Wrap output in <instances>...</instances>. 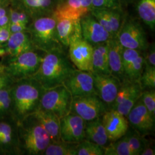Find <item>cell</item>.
I'll return each instance as SVG.
<instances>
[{"label":"cell","mask_w":155,"mask_h":155,"mask_svg":"<svg viewBox=\"0 0 155 155\" xmlns=\"http://www.w3.org/2000/svg\"><path fill=\"white\" fill-rule=\"evenodd\" d=\"M75 68L66 49L57 48L45 53L38 71L31 78L48 90L63 84Z\"/></svg>","instance_id":"1"},{"label":"cell","mask_w":155,"mask_h":155,"mask_svg":"<svg viewBox=\"0 0 155 155\" xmlns=\"http://www.w3.org/2000/svg\"><path fill=\"white\" fill-rule=\"evenodd\" d=\"M45 90L32 78L15 82L11 87L12 110L17 122H21L40 108Z\"/></svg>","instance_id":"2"},{"label":"cell","mask_w":155,"mask_h":155,"mask_svg":"<svg viewBox=\"0 0 155 155\" xmlns=\"http://www.w3.org/2000/svg\"><path fill=\"white\" fill-rule=\"evenodd\" d=\"M17 125L18 148L28 155H43L51 139L39 121L30 115Z\"/></svg>","instance_id":"3"},{"label":"cell","mask_w":155,"mask_h":155,"mask_svg":"<svg viewBox=\"0 0 155 155\" xmlns=\"http://www.w3.org/2000/svg\"><path fill=\"white\" fill-rule=\"evenodd\" d=\"M56 24L52 15L32 19L27 31L35 50L46 53L57 48H64L58 38Z\"/></svg>","instance_id":"4"},{"label":"cell","mask_w":155,"mask_h":155,"mask_svg":"<svg viewBox=\"0 0 155 155\" xmlns=\"http://www.w3.org/2000/svg\"><path fill=\"white\" fill-rule=\"evenodd\" d=\"M37 50L25 52L16 57L11 58L4 66V73L13 82L31 78L36 72L43 59V55Z\"/></svg>","instance_id":"5"},{"label":"cell","mask_w":155,"mask_h":155,"mask_svg":"<svg viewBox=\"0 0 155 155\" xmlns=\"http://www.w3.org/2000/svg\"><path fill=\"white\" fill-rule=\"evenodd\" d=\"M72 98L70 92L63 84L45 90L40 108L53 112L61 119L70 113Z\"/></svg>","instance_id":"6"},{"label":"cell","mask_w":155,"mask_h":155,"mask_svg":"<svg viewBox=\"0 0 155 155\" xmlns=\"http://www.w3.org/2000/svg\"><path fill=\"white\" fill-rule=\"evenodd\" d=\"M116 37L125 48L144 52L150 45L141 24L138 20L129 17H125Z\"/></svg>","instance_id":"7"},{"label":"cell","mask_w":155,"mask_h":155,"mask_svg":"<svg viewBox=\"0 0 155 155\" xmlns=\"http://www.w3.org/2000/svg\"><path fill=\"white\" fill-rule=\"evenodd\" d=\"M109 109L108 106L97 94L73 97L71 113L77 114L85 121L101 117Z\"/></svg>","instance_id":"8"},{"label":"cell","mask_w":155,"mask_h":155,"mask_svg":"<svg viewBox=\"0 0 155 155\" xmlns=\"http://www.w3.org/2000/svg\"><path fill=\"white\" fill-rule=\"evenodd\" d=\"M143 91L139 81L124 79L121 82L116 99L109 109L116 110L127 117L133 106L140 98Z\"/></svg>","instance_id":"9"},{"label":"cell","mask_w":155,"mask_h":155,"mask_svg":"<svg viewBox=\"0 0 155 155\" xmlns=\"http://www.w3.org/2000/svg\"><path fill=\"white\" fill-rule=\"evenodd\" d=\"M63 85L72 97H81L96 94L92 72L75 68L64 81Z\"/></svg>","instance_id":"10"},{"label":"cell","mask_w":155,"mask_h":155,"mask_svg":"<svg viewBox=\"0 0 155 155\" xmlns=\"http://www.w3.org/2000/svg\"><path fill=\"white\" fill-rule=\"evenodd\" d=\"M129 125L143 136L150 135L155 130V117L145 107L140 98L128 113Z\"/></svg>","instance_id":"11"},{"label":"cell","mask_w":155,"mask_h":155,"mask_svg":"<svg viewBox=\"0 0 155 155\" xmlns=\"http://www.w3.org/2000/svg\"><path fill=\"white\" fill-rule=\"evenodd\" d=\"M68 55L78 70L91 72L93 46L83 38L72 42L68 47Z\"/></svg>","instance_id":"12"},{"label":"cell","mask_w":155,"mask_h":155,"mask_svg":"<svg viewBox=\"0 0 155 155\" xmlns=\"http://www.w3.org/2000/svg\"><path fill=\"white\" fill-rule=\"evenodd\" d=\"M86 121L77 114L70 113L60 119L61 138L62 141L79 143L85 139Z\"/></svg>","instance_id":"13"},{"label":"cell","mask_w":155,"mask_h":155,"mask_svg":"<svg viewBox=\"0 0 155 155\" xmlns=\"http://www.w3.org/2000/svg\"><path fill=\"white\" fill-rule=\"evenodd\" d=\"M82 38L93 46L111 39L109 33L90 13L80 18Z\"/></svg>","instance_id":"14"},{"label":"cell","mask_w":155,"mask_h":155,"mask_svg":"<svg viewBox=\"0 0 155 155\" xmlns=\"http://www.w3.org/2000/svg\"><path fill=\"white\" fill-rule=\"evenodd\" d=\"M122 66L124 79L130 81H139L145 67L143 52L124 48Z\"/></svg>","instance_id":"15"},{"label":"cell","mask_w":155,"mask_h":155,"mask_svg":"<svg viewBox=\"0 0 155 155\" xmlns=\"http://www.w3.org/2000/svg\"><path fill=\"white\" fill-rule=\"evenodd\" d=\"M102 122L110 142L125 135L129 127L127 118L118 111L108 109L101 116Z\"/></svg>","instance_id":"16"},{"label":"cell","mask_w":155,"mask_h":155,"mask_svg":"<svg viewBox=\"0 0 155 155\" xmlns=\"http://www.w3.org/2000/svg\"><path fill=\"white\" fill-rule=\"evenodd\" d=\"M94 78V89L109 108L116 99L121 81L111 75H102L92 72Z\"/></svg>","instance_id":"17"},{"label":"cell","mask_w":155,"mask_h":155,"mask_svg":"<svg viewBox=\"0 0 155 155\" xmlns=\"http://www.w3.org/2000/svg\"><path fill=\"white\" fill-rule=\"evenodd\" d=\"M92 9V0H59L52 13L54 17L80 19Z\"/></svg>","instance_id":"18"},{"label":"cell","mask_w":155,"mask_h":155,"mask_svg":"<svg viewBox=\"0 0 155 155\" xmlns=\"http://www.w3.org/2000/svg\"><path fill=\"white\" fill-rule=\"evenodd\" d=\"M55 18L58 38L65 49H68V46L74 41L82 38L80 19L63 17Z\"/></svg>","instance_id":"19"},{"label":"cell","mask_w":155,"mask_h":155,"mask_svg":"<svg viewBox=\"0 0 155 155\" xmlns=\"http://www.w3.org/2000/svg\"><path fill=\"white\" fill-rule=\"evenodd\" d=\"M32 18L52 15L59 0H12Z\"/></svg>","instance_id":"20"},{"label":"cell","mask_w":155,"mask_h":155,"mask_svg":"<svg viewBox=\"0 0 155 155\" xmlns=\"http://www.w3.org/2000/svg\"><path fill=\"white\" fill-rule=\"evenodd\" d=\"M32 115L50 136L51 142L61 141L60 118L52 111L39 108Z\"/></svg>","instance_id":"21"},{"label":"cell","mask_w":155,"mask_h":155,"mask_svg":"<svg viewBox=\"0 0 155 155\" xmlns=\"http://www.w3.org/2000/svg\"><path fill=\"white\" fill-rule=\"evenodd\" d=\"M6 54L11 58L16 57L29 51L35 50L28 31L11 33L6 42Z\"/></svg>","instance_id":"22"},{"label":"cell","mask_w":155,"mask_h":155,"mask_svg":"<svg viewBox=\"0 0 155 155\" xmlns=\"http://www.w3.org/2000/svg\"><path fill=\"white\" fill-rule=\"evenodd\" d=\"M109 64L111 75L118 79L121 82L124 80L122 66V51L124 47L117 37L109 40Z\"/></svg>","instance_id":"23"},{"label":"cell","mask_w":155,"mask_h":155,"mask_svg":"<svg viewBox=\"0 0 155 155\" xmlns=\"http://www.w3.org/2000/svg\"><path fill=\"white\" fill-rule=\"evenodd\" d=\"M109 41L93 46L92 72L102 75H111L109 64Z\"/></svg>","instance_id":"24"},{"label":"cell","mask_w":155,"mask_h":155,"mask_svg":"<svg viewBox=\"0 0 155 155\" xmlns=\"http://www.w3.org/2000/svg\"><path fill=\"white\" fill-rule=\"evenodd\" d=\"M84 136L85 139L103 147L110 143L102 122L101 117L86 121Z\"/></svg>","instance_id":"25"},{"label":"cell","mask_w":155,"mask_h":155,"mask_svg":"<svg viewBox=\"0 0 155 155\" xmlns=\"http://www.w3.org/2000/svg\"><path fill=\"white\" fill-rule=\"evenodd\" d=\"M18 148V136L11 124L0 121V150L10 152Z\"/></svg>","instance_id":"26"},{"label":"cell","mask_w":155,"mask_h":155,"mask_svg":"<svg viewBox=\"0 0 155 155\" xmlns=\"http://www.w3.org/2000/svg\"><path fill=\"white\" fill-rule=\"evenodd\" d=\"M136 11L140 19L154 32L155 29V0H139Z\"/></svg>","instance_id":"27"},{"label":"cell","mask_w":155,"mask_h":155,"mask_svg":"<svg viewBox=\"0 0 155 155\" xmlns=\"http://www.w3.org/2000/svg\"><path fill=\"white\" fill-rule=\"evenodd\" d=\"M78 143L63 141L51 142L46 148L43 155H77Z\"/></svg>","instance_id":"28"},{"label":"cell","mask_w":155,"mask_h":155,"mask_svg":"<svg viewBox=\"0 0 155 155\" xmlns=\"http://www.w3.org/2000/svg\"><path fill=\"white\" fill-rule=\"evenodd\" d=\"M104 155H132L126 135L104 147Z\"/></svg>","instance_id":"29"},{"label":"cell","mask_w":155,"mask_h":155,"mask_svg":"<svg viewBox=\"0 0 155 155\" xmlns=\"http://www.w3.org/2000/svg\"><path fill=\"white\" fill-rule=\"evenodd\" d=\"M125 135L132 155H141L147 141L144 136L140 134L132 127L130 129L129 127Z\"/></svg>","instance_id":"30"},{"label":"cell","mask_w":155,"mask_h":155,"mask_svg":"<svg viewBox=\"0 0 155 155\" xmlns=\"http://www.w3.org/2000/svg\"><path fill=\"white\" fill-rule=\"evenodd\" d=\"M11 5L9 9L10 23H22L28 25L32 20L31 16L12 1Z\"/></svg>","instance_id":"31"},{"label":"cell","mask_w":155,"mask_h":155,"mask_svg":"<svg viewBox=\"0 0 155 155\" xmlns=\"http://www.w3.org/2000/svg\"><path fill=\"white\" fill-rule=\"evenodd\" d=\"M77 155H104V148L86 139L78 143Z\"/></svg>","instance_id":"32"},{"label":"cell","mask_w":155,"mask_h":155,"mask_svg":"<svg viewBox=\"0 0 155 155\" xmlns=\"http://www.w3.org/2000/svg\"><path fill=\"white\" fill-rule=\"evenodd\" d=\"M139 82L143 90L155 88V67L145 66Z\"/></svg>","instance_id":"33"},{"label":"cell","mask_w":155,"mask_h":155,"mask_svg":"<svg viewBox=\"0 0 155 155\" xmlns=\"http://www.w3.org/2000/svg\"><path fill=\"white\" fill-rule=\"evenodd\" d=\"M12 110L11 87L0 89V117Z\"/></svg>","instance_id":"34"},{"label":"cell","mask_w":155,"mask_h":155,"mask_svg":"<svg viewBox=\"0 0 155 155\" xmlns=\"http://www.w3.org/2000/svg\"><path fill=\"white\" fill-rule=\"evenodd\" d=\"M140 100L152 116L155 117V89L143 90Z\"/></svg>","instance_id":"35"},{"label":"cell","mask_w":155,"mask_h":155,"mask_svg":"<svg viewBox=\"0 0 155 155\" xmlns=\"http://www.w3.org/2000/svg\"><path fill=\"white\" fill-rule=\"evenodd\" d=\"M120 0H92V9L121 8Z\"/></svg>","instance_id":"36"},{"label":"cell","mask_w":155,"mask_h":155,"mask_svg":"<svg viewBox=\"0 0 155 155\" xmlns=\"http://www.w3.org/2000/svg\"><path fill=\"white\" fill-rule=\"evenodd\" d=\"M145 65L155 67V43L150 44L148 48L143 52Z\"/></svg>","instance_id":"37"},{"label":"cell","mask_w":155,"mask_h":155,"mask_svg":"<svg viewBox=\"0 0 155 155\" xmlns=\"http://www.w3.org/2000/svg\"><path fill=\"white\" fill-rule=\"evenodd\" d=\"M28 26L27 25L22 23H9V27L11 33L27 31Z\"/></svg>","instance_id":"38"},{"label":"cell","mask_w":155,"mask_h":155,"mask_svg":"<svg viewBox=\"0 0 155 155\" xmlns=\"http://www.w3.org/2000/svg\"><path fill=\"white\" fill-rule=\"evenodd\" d=\"M9 25L0 28V43L1 44L6 43L11 35V32L10 31L9 27Z\"/></svg>","instance_id":"39"},{"label":"cell","mask_w":155,"mask_h":155,"mask_svg":"<svg viewBox=\"0 0 155 155\" xmlns=\"http://www.w3.org/2000/svg\"><path fill=\"white\" fill-rule=\"evenodd\" d=\"M12 82H13L4 72H0V89L10 87Z\"/></svg>","instance_id":"40"},{"label":"cell","mask_w":155,"mask_h":155,"mask_svg":"<svg viewBox=\"0 0 155 155\" xmlns=\"http://www.w3.org/2000/svg\"><path fill=\"white\" fill-rule=\"evenodd\" d=\"M155 149L153 144L147 140L144 149L140 155H155Z\"/></svg>","instance_id":"41"},{"label":"cell","mask_w":155,"mask_h":155,"mask_svg":"<svg viewBox=\"0 0 155 155\" xmlns=\"http://www.w3.org/2000/svg\"><path fill=\"white\" fill-rule=\"evenodd\" d=\"M11 1L12 0H0V7L10 4L11 3Z\"/></svg>","instance_id":"42"},{"label":"cell","mask_w":155,"mask_h":155,"mask_svg":"<svg viewBox=\"0 0 155 155\" xmlns=\"http://www.w3.org/2000/svg\"><path fill=\"white\" fill-rule=\"evenodd\" d=\"M3 45L0 43V57L3 56L6 54L5 49L3 48Z\"/></svg>","instance_id":"43"},{"label":"cell","mask_w":155,"mask_h":155,"mask_svg":"<svg viewBox=\"0 0 155 155\" xmlns=\"http://www.w3.org/2000/svg\"><path fill=\"white\" fill-rule=\"evenodd\" d=\"M0 71L4 72V66L0 64Z\"/></svg>","instance_id":"44"},{"label":"cell","mask_w":155,"mask_h":155,"mask_svg":"<svg viewBox=\"0 0 155 155\" xmlns=\"http://www.w3.org/2000/svg\"><path fill=\"white\" fill-rule=\"evenodd\" d=\"M131 0H120V1H121V4H122V2H127V1H130Z\"/></svg>","instance_id":"45"},{"label":"cell","mask_w":155,"mask_h":155,"mask_svg":"<svg viewBox=\"0 0 155 155\" xmlns=\"http://www.w3.org/2000/svg\"><path fill=\"white\" fill-rule=\"evenodd\" d=\"M0 72H2V71H0Z\"/></svg>","instance_id":"46"}]
</instances>
